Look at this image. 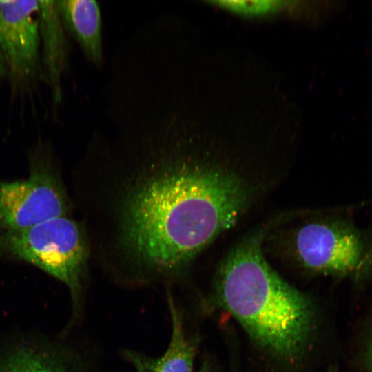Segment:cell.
I'll use <instances>...</instances> for the list:
<instances>
[{
  "label": "cell",
  "mask_w": 372,
  "mask_h": 372,
  "mask_svg": "<svg viewBox=\"0 0 372 372\" xmlns=\"http://www.w3.org/2000/svg\"><path fill=\"white\" fill-rule=\"evenodd\" d=\"M168 107L121 125L88 155L98 254L143 281L182 275L256 192L249 171L196 149Z\"/></svg>",
  "instance_id": "cell-1"
},
{
  "label": "cell",
  "mask_w": 372,
  "mask_h": 372,
  "mask_svg": "<svg viewBox=\"0 0 372 372\" xmlns=\"http://www.w3.org/2000/svg\"><path fill=\"white\" fill-rule=\"evenodd\" d=\"M5 77L6 78V67L0 50V81Z\"/></svg>",
  "instance_id": "cell-13"
},
{
  "label": "cell",
  "mask_w": 372,
  "mask_h": 372,
  "mask_svg": "<svg viewBox=\"0 0 372 372\" xmlns=\"http://www.w3.org/2000/svg\"><path fill=\"white\" fill-rule=\"evenodd\" d=\"M172 334L167 349L160 356L152 357L132 349L122 351L135 372H193L198 340L185 331L183 316L170 292L167 293Z\"/></svg>",
  "instance_id": "cell-8"
},
{
  "label": "cell",
  "mask_w": 372,
  "mask_h": 372,
  "mask_svg": "<svg viewBox=\"0 0 372 372\" xmlns=\"http://www.w3.org/2000/svg\"><path fill=\"white\" fill-rule=\"evenodd\" d=\"M39 1H0V50L11 93L29 95L42 79Z\"/></svg>",
  "instance_id": "cell-6"
},
{
  "label": "cell",
  "mask_w": 372,
  "mask_h": 372,
  "mask_svg": "<svg viewBox=\"0 0 372 372\" xmlns=\"http://www.w3.org/2000/svg\"><path fill=\"white\" fill-rule=\"evenodd\" d=\"M196 372H211L209 366L207 364H203L200 369Z\"/></svg>",
  "instance_id": "cell-14"
},
{
  "label": "cell",
  "mask_w": 372,
  "mask_h": 372,
  "mask_svg": "<svg viewBox=\"0 0 372 372\" xmlns=\"http://www.w3.org/2000/svg\"><path fill=\"white\" fill-rule=\"evenodd\" d=\"M294 249L302 265L313 271L358 284L372 277V229H360L347 216L305 225L296 234Z\"/></svg>",
  "instance_id": "cell-4"
},
{
  "label": "cell",
  "mask_w": 372,
  "mask_h": 372,
  "mask_svg": "<svg viewBox=\"0 0 372 372\" xmlns=\"http://www.w3.org/2000/svg\"><path fill=\"white\" fill-rule=\"evenodd\" d=\"M257 233L238 243L218 271V300L260 345L288 359L305 349L314 328L309 299L269 265Z\"/></svg>",
  "instance_id": "cell-2"
},
{
  "label": "cell",
  "mask_w": 372,
  "mask_h": 372,
  "mask_svg": "<svg viewBox=\"0 0 372 372\" xmlns=\"http://www.w3.org/2000/svg\"><path fill=\"white\" fill-rule=\"evenodd\" d=\"M363 364L366 372H372V324L364 344Z\"/></svg>",
  "instance_id": "cell-12"
},
{
  "label": "cell",
  "mask_w": 372,
  "mask_h": 372,
  "mask_svg": "<svg viewBox=\"0 0 372 372\" xmlns=\"http://www.w3.org/2000/svg\"><path fill=\"white\" fill-rule=\"evenodd\" d=\"M225 3L231 9L246 13H264L277 7L276 1H227Z\"/></svg>",
  "instance_id": "cell-11"
},
{
  "label": "cell",
  "mask_w": 372,
  "mask_h": 372,
  "mask_svg": "<svg viewBox=\"0 0 372 372\" xmlns=\"http://www.w3.org/2000/svg\"><path fill=\"white\" fill-rule=\"evenodd\" d=\"M0 248L63 282L70 293L73 310L79 311L91 254L83 224L63 216L24 229L0 232Z\"/></svg>",
  "instance_id": "cell-3"
},
{
  "label": "cell",
  "mask_w": 372,
  "mask_h": 372,
  "mask_svg": "<svg viewBox=\"0 0 372 372\" xmlns=\"http://www.w3.org/2000/svg\"><path fill=\"white\" fill-rule=\"evenodd\" d=\"M49 151L44 144L34 149L27 178L0 181V232L21 230L69 216V199Z\"/></svg>",
  "instance_id": "cell-5"
},
{
  "label": "cell",
  "mask_w": 372,
  "mask_h": 372,
  "mask_svg": "<svg viewBox=\"0 0 372 372\" xmlns=\"http://www.w3.org/2000/svg\"><path fill=\"white\" fill-rule=\"evenodd\" d=\"M80 360L61 347L19 342L0 352V372H86Z\"/></svg>",
  "instance_id": "cell-9"
},
{
  "label": "cell",
  "mask_w": 372,
  "mask_h": 372,
  "mask_svg": "<svg viewBox=\"0 0 372 372\" xmlns=\"http://www.w3.org/2000/svg\"><path fill=\"white\" fill-rule=\"evenodd\" d=\"M61 19L68 34L79 44L86 59L96 66L103 62L102 20L95 0H58Z\"/></svg>",
  "instance_id": "cell-10"
},
{
  "label": "cell",
  "mask_w": 372,
  "mask_h": 372,
  "mask_svg": "<svg viewBox=\"0 0 372 372\" xmlns=\"http://www.w3.org/2000/svg\"><path fill=\"white\" fill-rule=\"evenodd\" d=\"M328 372H338V370L336 369H334V368H331L329 370Z\"/></svg>",
  "instance_id": "cell-15"
},
{
  "label": "cell",
  "mask_w": 372,
  "mask_h": 372,
  "mask_svg": "<svg viewBox=\"0 0 372 372\" xmlns=\"http://www.w3.org/2000/svg\"><path fill=\"white\" fill-rule=\"evenodd\" d=\"M42 79L47 84L54 111L63 100L62 79L68 67L69 43L57 1H39Z\"/></svg>",
  "instance_id": "cell-7"
}]
</instances>
